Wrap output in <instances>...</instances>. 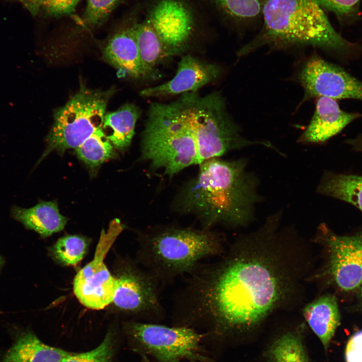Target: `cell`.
<instances>
[{
  "mask_svg": "<svg viewBox=\"0 0 362 362\" xmlns=\"http://www.w3.org/2000/svg\"><path fill=\"white\" fill-rule=\"evenodd\" d=\"M143 19L172 57L185 51L209 20L203 0H145Z\"/></svg>",
  "mask_w": 362,
  "mask_h": 362,
  "instance_id": "cell-8",
  "label": "cell"
},
{
  "mask_svg": "<svg viewBox=\"0 0 362 362\" xmlns=\"http://www.w3.org/2000/svg\"><path fill=\"white\" fill-rule=\"evenodd\" d=\"M113 89L102 91L82 86L63 106L56 110L47 137V147L40 162L54 150L76 149L102 128Z\"/></svg>",
  "mask_w": 362,
  "mask_h": 362,
  "instance_id": "cell-7",
  "label": "cell"
},
{
  "mask_svg": "<svg viewBox=\"0 0 362 362\" xmlns=\"http://www.w3.org/2000/svg\"><path fill=\"white\" fill-rule=\"evenodd\" d=\"M11 215L27 228L35 231L42 237L62 230L67 221L59 213L55 202H40L29 208L14 206Z\"/></svg>",
  "mask_w": 362,
  "mask_h": 362,
  "instance_id": "cell-17",
  "label": "cell"
},
{
  "mask_svg": "<svg viewBox=\"0 0 362 362\" xmlns=\"http://www.w3.org/2000/svg\"><path fill=\"white\" fill-rule=\"evenodd\" d=\"M266 362H311L301 334L296 330L279 335L263 353Z\"/></svg>",
  "mask_w": 362,
  "mask_h": 362,
  "instance_id": "cell-22",
  "label": "cell"
},
{
  "mask_svg": "<svg viewBox=\"0 0 362 362\" xmlns=\"http://www.w3.org/2000/svg\"><path fill=\"white\" fill-rule=\"evenodd\" d=\"M78 157L92 168L115 154L112 143L102 128L98 129L75 149Z\"/></svg>",
  "mask_w": 362,
  "mask_h": 362,
  "instance_id": "cell-24",
  "label": "cell"
},
{
  "mask_svg": "<svg viewBox=\"0 0 362 362\" xmlns=\"http://www.w3.org/2000/svg\"><path fill=\"white\" fill-rule=\"evenodd\" d=\"M318 192L349 203L362 212V175L326 173Z\"/></svg>",
  "mask_w": 362,
  "mask_h": 362,
  "instance_id": "cell-21",
  "label": "cell"
},
{
  "mask_svg": "<svg viewBox=\"0 0 362 362\" xmlns=\"http://www.w3.org/2000/svg\"><path fill=\"white\" fill-rule=\"evenodd\" d=\"M31 4V15L36 16L40 11L41 0H30Z\"/></svg>",
  "mask_w": 362,
  "mask_h": 362,
  "instance_id": "cell-31",
  "label": "cell"
},
{
  "mask_svg": "<svg viewBox=\"0 0 362 362\" xmlns=\"http://www.w3.org/2000/svg\"><path fill=\"white\" fill-rule=\"evenodd\" d=\"M221 233L211 229L168 226L149 230L140 238V259L161 285L185 276L205 259L225 251Z\"/></svg>",
  "mask_w": 362,
  "mask_h": 362,
  "instance_id": "cell-4",
  "label": "cell"
},
{
  "mask_svg": "<svg viewBox=\"0 0 362 362\" xmlns=\"http://www.w3.org/2000/svg\"><path fill=\"white\" fill-rule=\"evenodd\" d=\"M324 10L316 0H263L261 30L238 51V56L264 45L346 47L349 43L334 30Z\"/></svg>",
  "mask_w": 362,
  "mask_h": 362,
  "instance_id": "cell-3",
  "label": "cell"
},
{
  "mask_svg": "<svg viewBox=\"0 0 362 362\" xmlns=\"http://www.w3.org/2000/svg\"><path fill=\"white\" fill-rule=\"evenodd\" d=\"M87 246L86 239L78 235H67L60 238L52 251L56 260L65 265H75L82 259Z\"/></svg>",
  "mask_w": 362,
  "mask_h": 362,
  "instance_id": "cell-25",
  "label": "cell"
},
{
  "mask_svg": "<svg viewBox=\"0 0 362 362\" xmlns=\"http://www.w3.org/2000/svg\"><path fill=\"white\" fill-rule=\"evenodd\" d=\"M360 296L361 300V301H362V283H361V285H360Z\"/></svg>",
  "mask_w": 362,
  "mask_h": 362,
  "instance_id": "cell-36",
  "label": "cell"
},
{
  "mask_svg": "<svg viewBox=\"0 0 362 362\" xmlns=\"http://www.w3.org/2000/svg\"><path fill=\"white\" fill-rule=\"evenodd\" d=\"M4 264V260L3 258L0 255V271Z\"/></svg>",
  "mask_w": 362,
  "mask_h": 362,
  "instance_id": "cell-34",
  "label": "cell"
},
{
  "mask_svg": "<svg viewBox=\"0 0 362 362\" xmlns=\"http://www.w3.org/2000/svg\"><path fill=\"white\" fill-rule=\"evenodd\" d=\"M80 0H41L40 10L52 18H60L73 13Z\"/></svg>",
  "mask_w": 362,
  "mask_h": 362,
  "instance_id": "cell-29",
  "label": "cell"
},
{
  "mask_svg": "<svg viewBox=\"0 0 362 362\" xmlns=\"http://www.w3.org/2000/svg\"><path fill=\"white\" fill-rule=\"evenodd\" d=\"M361 0H316L324 9L334 13L341 19L351 18L357 12Z\"/></svg>",
  "mask_w": 362,
  "mask_h": 362,
  "instance_id": "cell-28",
  "label": "cell"
},
{
  "mask_svg": "<svg viewBox=\"0 0 362 362\" xmlns=\"http://www.w3.org/2000/svg\"><path fill=\"white\" fill-rule=\"evenodd\" d=\"M319 236L329 253L327 273L341 290L349 292L362 283V233L349 236L335 234L326 225L319 228Z\"/></svg>",
  "mask_w": 362,
  "mask_h": 362,
  "instance_id": "cell-12",
  "label": "cell"
},
{
  "mask_svg": "<svg viewBox=\"0 0 362 362\" xmlns=\"http://www.w3.org/2000/svg\"><path fill=\"white\" fill-rule=\"evenodd\" d=\"M142 12V4L137 3L125 14L106 40L102 55L106 61L133 78L156 79L159 72L143 62L136 41L135 30Z\"/></svg>",
  "mask_w": 362,
  "mask_h": 362,
  "instance_id": "cell-11",
  "label": "cell"
},
{
  "mask_svg": "<svg viewBox=\"0 0 362 362\" xmlns=\"http://www.w3.org/2000/svg\"><path fill=\"white\" fill-rule=\"evenodd\" d=\"M209 11L236 29L261 20L263 0H203Z\"/></svg>",
  "mask_w": 362,
  "mask_h": 362,
  "instance_id": "cell-19",
  "label": "cell"
},
{
  "mask_svg": "<svg viewBox=\"0 0 362 362\" xmlns=\"http://www.w3.org/2000/svg\"><path fill=\"white\" fill-rule=\"evenodd\" d=\"M220 68L217 64L202 61L191 55L183 56L175 75L160 84L145 88L140 92L146 97H162L198 92L201 87L215 80Z\"/></svg>",
  "mask_w": 362,
  "mask_h": 362,
  "instance_id": "cell-14",
  "label": "cell"
},
{
  "mask_svg": "<svg viewBox=\"0 0 362 362\" xmlns=\"http://www.w3.org/2000/svg\"><path fill=\"white\" fill-rule=\"evenodd\" d=\"M282 213L185 275L172 308L182 325L203 323L220 334L244 331L288 302L306 265L278 229Z\"/></svg>",
  "mask_w": 362,
  "mask_h": 362,
  "instance_id": "cell-1",
  "label": "cell"
},
{
  "mask_svg": "<svg viewBox=\"0 0 362 362\" xmlns=\"http://www.w3.org/2000/svg\"><path fill=\"white\" fill-rule=\"evenodd\" d=\"M303 315L327 350L340 323V313L336 298L329 294L320 297L304 307Z\"/></svg>",
  "mask_w": 362,
  "mask_h": 362,
  "instance_id": "cell-16",
  "label": "cell"
},
{
  "mask_svg": "<svg viewBox=\"0 0 362 362\" xmlns=\"http://www.w3.org/2000/svg\"><path fill=\"white\" fill-rule=\"evenodd\" d=\"M140 20L135 30L138 48L143 62L148 67L156 69L157 65L172 56L151 26L143 18Z\"/></svg>",
  "mask_w": 362,
  "mask_h": 362,
  "instance_id": "cell-23",
  "label": "cell"
},
{
  "mask_svg": "<svg viewBox=\"0 0 362 362\" xmlns=\"http://www.w3.org/2000/svg\"><path fill=\"white\" fill-rule=\"evenodd\" d=\"M143 362H151L147 357L144 356L143 357Z\"/></svg>",
  "mask_w": 362,
  "mask_h": 362,
  "instance_id": "cell-35",
  "label": "cell"
},
{
  "mask_svg": "<svg viewBox=\"0 0 362 362\" xmlns=\"http://www.w3.org/2000/svg\"><path fill=\"white\" fill-rule=\"evenodd\" d=\"M141 140L142 157L169 176L198 164L194 134L183 97L149 107Z\"/></svg>",
  "mask_w": 362,
  "mask_h": 362,
  "instance_id": "cell-5",
  "label": "cell"
},
{
  "mask_svg": "<svg viewBox=\"0 0 362 362\" xmlns=\"http://www.w3.org/2000/svg\"><path fill=\"white\" fill-rule=\"evenodd\" d=\"M182 95L193 128L199 164L249 145L272 146L268 142L252 141L241 135L220 93L214 92L202 96L198 92H192Z\"/></svg>",
  "mask_w": 362,
  "mask_h": 362,
  "instance_id": "cell-6",
  "label": "cell"
},
{
  "mask_svg": "<svg viewBox=\"0 0 362 362\" xmlns=\"http://www.w3.org/2000/svg\"><path fill=\"white\" fill-rule=\"evenodd\" d=\"M345 355L346 362H362V330L357 331L349 338Z\"/></svg>",
  "mask_w": 362,
  "mask_h": 362,
  "instance_id": "cell-30",
  "label": "cell"
},
{
  "mask_svg": "<svg viewBox=\"0 0 362 362\" xmlns=\"http://www.w3.org/2000/svg\"><path fill=\"white\" fill-rule=\"evenodd\" d=\"M299 79L305 89L306 99L326 97L362 101V82L317 56L312 57L307 62Z\"/></svg>",
  "mask_w": 362,
  "mask_h": 362,
  "instance_id": "cell-13",
  "label": "cell"
},
{
  "mask_svg": "<svg viewBox=\"0 0 362 362\" xmlns=\"http://www.w3.org/2000/svg\"><path fill=\"white\" fill-rule=\"evenodd\" d=\"M140 114V109L130 103L105 114L102 128L110 130V133L106 136L115 147L122 149L130 145L135 133L136 123Z\"/></svg>",
  "mask_w": 362,
  "mask_h": 362,
  "instance_id": "cell-20",
  "label": "cell"
},
{
  "mask_svg": "<svg viewBox=\"0 0 362 362\" xmlns=\"http://www.w3.org/2000/svg\"><path fill=\"white\" fill-rule=\"evenodd\" d=\"M247 165L245 158L204 161L197 175L181 191L179 209L195 215L203 229L217 224L246 225L252 220L260 198L257 177L247 170Z\"/></svg>",
  "mask_w": 362,
  "mask_h": 362,
  "instance_id": "cell-2",
  "label": "cell"
},
{
  "mask_svg": "<svg viewBox=\"0 0 362 362\" xmlns=\"http://www.w3.org/2000/svg\"><path fill=\"white\" fill-rule=\"evenodd\" d=\"M357 117V113L341 110L335 99L319 97L311 121L299 140L306 143L324 142L339 133Z\"/></svg>",
  "mask_w": 362,
  "mask_h": 362,
  "instance_id": "cell-15",
  "label": "cell"
},
{
  "mask_svg": "<svg viewBox=\"0 0 362 362\" xmlns=\"http://www.w3.org/2000/svg\"><path fill=\"white\" fill-rule=\"evenodd\" d=\"M351 144L354 146L355 149L362 151V137L358 138L352 141Z\"/></svg>",
  "mask_w": 362,
  "mask_h": 362,
  "instance_id": "cell-32",
  "label": "cell"
},
{
  "mask_svg": "<svg viewBox=\"0 0 362 362\" xmlns=\"http://www.w3.org/2000/svg\"><path fill=\"white\" fill-rule=\"evenodd\" d=\"M124 228L119 219L102 230L94 259L76 275L73 292L85 307L94 310L104 309L113 302L117 278H114L104 263L105 257L118 235Z\"/></svg>",
  "mask_w": 362,
  "mask_h": 362,
  "instance_id": "cell-10",
  "label": "cell"
},
{
  "mask_svg": "<svg viewBox=\"0 0 362 362\" xmlns=\"http://www.w3.org/2000/svg\"><path fill=\"white\" fill-rule=\"evenodd\" d=\"M30 13L31 5L30 0H17Z\"/></svg>",
  "mask_w": 362,
  "mask_h": 362,
  "instance_id": "cell-33",
  "label": "cell"
},
{
  "mask_svg": "<svg viewBox=\"0 0 362 362\" xmlns=\"http://www.w3.org/2000/svg\"><path fill=\"white\" fill-rule=\"evenodd\" d=\"M127 328L132 338L160 362L206 360L200 353L203 335L192 327L134 322Z\"/></svg>",
  "mask_w": 362,
  "mask_h": 362,
  "instance_id": "cell-9",
  "label": "cell"
},
{
  "mask_svg": "<svg viewBox=\"0 0 362 362\" xmlns=\"http://www.w3.org/2000/svg\"><path fill=\"white\" fill-rule=\"evenodd\" d=\"M121 0H86L81 20L83 27L94 29L103 25Z\"/></svg>",
  "mask_w": 362,
  "mask_h": 362,
  "instance_id": "cell-26",
  "label": "cell"
},
{
  "mask_svg": "<svg viewBox=\"0 0 362 362\" xmlns=\"http://www.w3.org/2000/svg\"><path fill=\"white\" fill-rule=\"evenodd\" d=\"M72 353L47 345L26 331L18 335L1 362H60Z\"/></svg>",
  "mask_w": 362,
  "mask_h": 362,
  "instance_id": "cell-18",
  "label": "cell"
},
{
  "mask_svg": "<svg viewBox=\"0 0 362 362\" xmlns=\"http://www.w3.org/2000/svg\"><path fill=\"white\" fill-rule=\"evenodd\" d=\"M113 341L108 333L96 348L83 353H72L60 362H110L113 354Z\"/></svg>",
  "mask_w": 362,
  "mask_h": 362,
  "instance_id": "cell-27",
  "label": "cell"
}]
</instances>
